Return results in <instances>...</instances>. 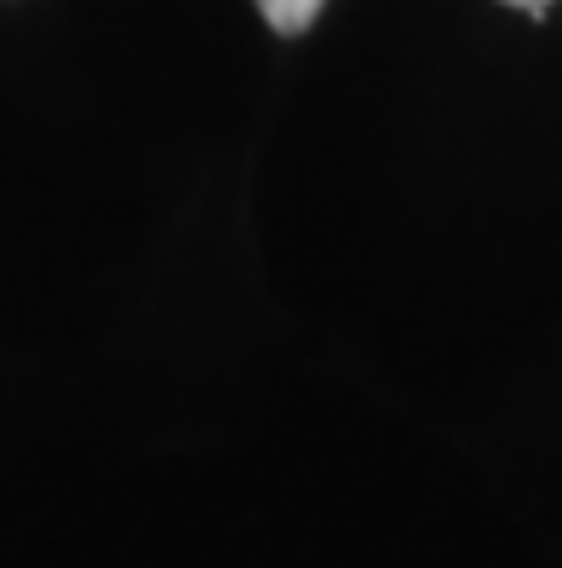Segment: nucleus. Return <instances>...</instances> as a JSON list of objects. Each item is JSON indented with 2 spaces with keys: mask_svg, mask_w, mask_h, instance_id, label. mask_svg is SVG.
<instances>
[{
  "mask_svg": "<svg viewBox=\"0 0 562 568\" xmlns=\"http://www.w3.org/2000/svg\"><path fill=\"white\" fill-rule=\"evenodd\" d=\"M253 7L264 12V23H270L276 36H305L327 0H253Z\"/></svg>",
  "mask_w": 562,
  "mask_h": 568,
  "instance_id": "obj_1",
  "label": "nucleus"
},
{
  "mask_svg": "<svg viewBox=\"0 0 562 568\" xmlns=\"http://www.w3.org/2000/svg\"><path fill=\"white\" fill-rule=\"evenodd\" d=\"M505 7H522L528 18H545V7H551V0H505Z\"/></svg>",
  "mask_w": 562,
  "mask_h": 568,
  "instance_id": "obj_2",
  "label": "nucleus"
}]
</instances>
